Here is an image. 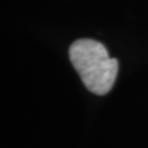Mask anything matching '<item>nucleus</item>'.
Segmentation results:
<instances>
[{
  "label": "nucleus",
  "instance_id": "nucleus-1",
  "mask_svg": "<svg viewBox=\"0 0 148 148\" xmlns=\"http://www.w3.org/2000/svg\"><path fill=\"white\" fill-rule=\"evenodd\" d=\"M69 58L88 90L105 95L116 80L119 62L111 58L106 47L94 40H77L69 47Z\"/></svg>",
  "mask_w": 148,
  "mask_h": 148
}]
</instances>
